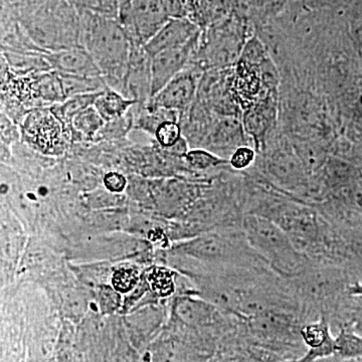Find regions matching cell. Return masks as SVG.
<instances>
[{"mask_svg":"<svg viewBox=\"0 0 362 362\" xmlns=\"http://www.w3.org/2000/svg\"><path fill=\"white\" fill-rule=\"evenodd\" d=\"M86 51L102 76L122 90L129 69L133 45L120 21L110 16L92 14L86 30Z\"/></svg>","mask_w":362,"mask_h":362,"instance_id":"1","label":"cell"},{"mask_svg":"<svg viewBox=\"0 0 362 362\" xmlns=\"http://www.w3.org/2000/svg\"><path fill=\"white\" fill-rule=\"evenodd\" d=\"M246 239L273 270L287 278H296L307 270V261L287 235L273 221L249 216L245 221Z\"/></svg>","mask_w":362,"mask_h":362,"instance_id":"2","label":"cell"},{"mask_svg":"<svg viewBox=\"0 0 362 362\" xmlns=\"http://www.w3.org/2000/svg\"><path fill=\"white\" fill-rule=\"evenodd\" d=\"M169 18L162 0H123L119 2L118 21L135 47H144Z\"/></svg>","mask_w":362,"mask_h":362,"instance_id":"3","label":"cell"},{"mask_svg":"<svg viewBox=\"0 0 362 362\" xmlns=\"http://www.w3.org/2000/svg\"><path fill=\"white\" fill-rule=\"evenodd\" d=\"M197 40L183 47L166 49L150 57L151 98L177 77L187 65Z\"/></svg>","mask_w":362,"mask_h":362,"instance_id":"4","label":"cell"},{"mask_svg":"<svg viewBox=\"0 0 362 362\" xmlns=\"http://www.w3.org/2000/svg\"><path fill=\"white\" fill-rule=\"evenodd\" d=\"M195 40H197V28L194 23L185 18H169L143 49L152 57L166 49L183 47Z\"/></svg>","mask_w":362,"mask_h":362,"instance_id":"5","label":"cell"},{"mask_svg":"<svg viewBox=\"0 0 362 362\" xmlns=\"http://www.w3.org/2000/svg\"><path fill=\"white\" fill-rule=\"evenodd\" d=\"M197 93V82L190 74L180 73L163 89L150 99L149 106L164 110L180 112L185 110L194 101Z\"/></svg>","mask_w":362,"mask_h":362,"instance_id":"6","label":"cell"},{"mask_svg":"<svg viewBox=\"0 0 362 362\" xmlns=\"http://www.w3.org/2000/svg\"><path fill=\"white\" fill-rule=\"evenodd\" d=\"M52 65L59 73L87 77H101L102 74L89 52L83 49H68L52 54L49 57Z\"/></svg>","mask_w":362,"mask_h":362,"instance_id":"7","label":"cell"},{"mask_svg":"<svg viewBox=\"0 0 362 362\" xmlns=\"http://www.w3.org/2000/svg\"><path fill=\"white\" fill-rule=\"evenodd\" d=\"M136 103L137 102L124 96L119 90L106 88L98 94L94 107L105 121H112L120 118Z\"/></svg>","mask_w":362,"mask_h":362,"instance_id":"8","label":"cell"},{"mask_svg":"<svg viewBox=\"0 0 362 362\" xmlns=\"http://www.w3.org/2000/svg\"><path fill=\"white\" fill-rule=\"evenodd\" d=\"M59 78L62 92L66 99L78 95L93 94L106 89L101 77L59 73Z\"/></svg>","mask_w":362,"mask_h":362,"instance_id":"9","label":"cell"},{"mask_svg":"<svg viewBox=\"0 0 362 362\" xmlns=\"http://www.w3.org/2000/svg\"><path fill=\"white\" fill-rule=\"evenodd\" d=\"M302 341L308 349H320L335 341L331 334L329 322L325 317H321L316 322L306 324L300 329Z\"/></svg>","mask_w":362,"mask_h":362,"instance_id":"10","label":"cell"},{"mask_svg":"<svg viewBox=\"0 0 362 362\" xmlns=\"http://www.w3.org/2000/svg\"><path fill=\"white\" fill-rule=\"evenodd\" d=\"M337 354L342 359L362 358V337L351 328L341 327L337 338Z\"/></svg>","mask_w":362,"mask_h":362,"instance_id":"11","label":"cell"},{"mask_svg":"<svg viewBox=\"0 0 362 362\" xmlns=\"http://www.w3.org/2000/svg\"><path fill=\"white\" fill-rule=\"evenodd\" d=\"M104 122L103 117L100 115L99 112L93 105V106L78 113L77 116L74 117L73 120H71V125L81 135L85 136V137H90L101 129Z\"/></svg>","mask_w":362,"mask_h":362,"instance_id":"12","label":"cell"},{"mask_svg":"<svg viewBox=\"0 0 362 362\" xmlns=\"http://www.w3.org/2000/svg\"><path fill=\"white\" fill-rule=\"evenodd\" d=\"M147 279L152 291L158 296H169L175 291L173 273L168 269L154 268L150 272Z\"/></svg>","mask_w":362,"mask_h":362,"instance_id":"13","label":"cell"},{"mask_svg":"<svg viewBox=\"0 0 362 362\" xmlns=\"http://www.w3.org/2000/svg\"><path fill=\"white\" fill-rule=\"evenodd\" d=\"M99 93L78 95V96L68 98L65 103L59 106L61 116L66 119V120L71 121V122L74 117L77 116L78 113L94 105Z\"/></svg>","mask_w":362,"mask_h":362,"instance_id":"14","label":"cell"},{"mask_svg":"<svg viewBox=\"0 0 362 362\" xmlns=\"http://www.w3.org/2000/svg\"><path fill=\"white\" fill-rule=\"evenodd\" d=\"M154 135L162 147L173 148L181 140L180 124L173 120L163 121L154 131Z\"/></svg>","mask_w":362,"mask_h":362,"instance_id":"15","label":"cell"},{"mask_svg":"<svg viewBox=\"0 0 362 362\" xmlns=\"http://www.w3.org/2000/svg\"><path fill=\"white\" fill-rule=\"evenodd\" d=\"M185 158H187V161L189 163L190 166H192L194 168L201 169V170L216 168V166L226 162L223 159H221L220 157L214 156V154L204 149L190 150V151L185 154Z\"/></svg>","mask_w":362,"mask_h":362,"instance_id":"16","label":"cell"},{"mask_svg":"<svg viewBox=\"0 0 362 362\" xmlns=\"http://www.w3.org/2000/svg\"><path fill=\"white\" fill-rule=\"evenodd\" d=\"M77 2L94 14L110 18L112 13L118 14L119 0H77Z\"/></svg>","mask_w":362,"mask_h":362,"instance_id":"17","label":"cell"},{"mask_svg":"<svg viewBox=\"0 0 362 362\" xmlns=\"http://www.w3.org/2000/svg\"><path fill=\"white\" fill-rule=\"evenodd\" d=\"M138 282L137 272L133 269H120L112 278L114 288L118 292L127 293L135 287Z\"/></svg>","mask_w":362,"mask_h":362,"instance_id":"18","label":"cell"},{"mask_svg":"<svg viewBox=\"0 0 362 362\" xmlns=\"http://www.w3.org/2000/svg\"><path fill=\"white\" fill-rule=\"evenodd\" d=\"M245 124L249 132L255 135L261 134L266 129L268 117L262 109H252L245 117Z\"/></svg>","mask_w":362,"mask_h":362,"instance_id":"19","label":"cell"},{"mask_svg":"<svg viewBox=\"0 0 362 362\" xmlns=\"http://www.w3.org/2000/svg\"><path fill=\"white\" fill-rule=\"evenodd\" d=\"M256 158V152L250 147L242 146L235 150L230 159V165L238 170H244L252 165Z\"/></svg>","mask_w":362,"mask_h":362,"instance_id":"20","label":"cell"},{"mask_svg":"<svg viewBox=\"0 0 362 362\" xmlns=\"http://www.w3.org/2000/svg\"><path fill=\"white\" fill-rule=\"evenodd\" d=\"M104 185L111 192H122L125 189L127 180L125 176L118 173H109L105 175Z\"/></svg>","mask_w":362,"mask_h":362,"instance_id":"21","label":"cell"},{"mask_svg":"<svg viewBox=\"0 0 362 362\" xmlns=\"http://www.w3.org/2000/svg\"><path fill=\"white\" fill-rule=\"evenodd\" d=\"M166 13L170 18H185V6L182 0H162Z\"/></svg>","mask_w":362,"mask_h":362,"instance_id":"22","label":"cell"},{"mask_svg":"<svg viewBox=\"0 0 362 362\" xmlns=\"http://www.w3.org/2000/svg\"><path fill=\"white\" fill-rule=\"evenodd\" d=\"M347 293L351 296H361L362 297V284L358 281L352 282L351 284L347 287Z\"/></svg>","mask_w":362,"mask_h":362,"instance_id":"23","label":"cell"},{"mask_svg":"<svg viewBox=\"0 0 362 362\" xmlns=\"http://www.w3.org/2000/svg\"><path fill=\"white\" fill-rule=\"evenodd\" d=\"M120 1H123V0H119V2H120Z\"/></svg>","mask_w":362,"mask_h":362,"instance_id":"24","label":"cell"}]
</instances>
